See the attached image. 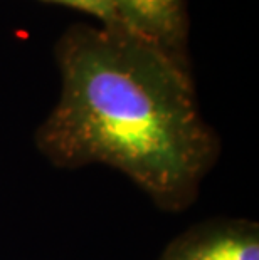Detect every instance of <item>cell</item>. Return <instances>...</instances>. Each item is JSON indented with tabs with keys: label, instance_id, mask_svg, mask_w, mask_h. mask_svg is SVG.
<instances>
[{
	"label": "cell",
	"instance_id": "obj_1",
	"mask_svg": "<svg viewBox=\"0 0 259 260\" xmlns=\"http://www.w3.org/2000/svg\"><path fill=\"white\" fill-rule=\"evenodd\" d=\"M56 59L59 96L34 135L41 156L61 170L111 168L162 212L189 210L222 146L185 60L108 25L69 29Z\"/></svg>",
	"mask_w": 259,
	"mask_h": 260
},
{
	"label": "cell",
	"instance_id": "obj_2",
	"mask_svg": "<svg viewBox=\"0 0 259 260\" xmlns=\"http://www.w3.org/2000/svg\"><path fill=\"white\" fill-rule=\"evenodd\" d=\"M158 260H259V225L249 218H211L182 232Z\"/></svg>",
	"mask_w": 259,
	"mask_h": 260
},
{
	"label": "cell",
	"instance_id": "obj_3",
	"mask_svg": "<svg viewBox=\"0 0 259 260\" xmlns=\"http://www.w3.org/2000/svg\"><path fill=\"white\" fill-rule=\"evenodd\" d=\"M120 27L185 60L187 14L184 0H113Z\"/></svg>",
	"mask_w": 259,
	"mask_h": 260
},
{
	"label": "cell",
	"instance_id": "obj_4",
	"mask_svg": "<svg viewBox=\"0 0 259 260\" xmlns=\"http://www.w3.org/2000/svg\"><path fill=\"white\" fill-rule=\"evenodd\" d=\"M47 2H56L66 5V7H73L76 10H81V12L90 14L100 20L101 25L120 27V19L113 0H47Z\"/></svg>",
	"mask_w": 259,
	"mask_h": 260
}]
</instances>
